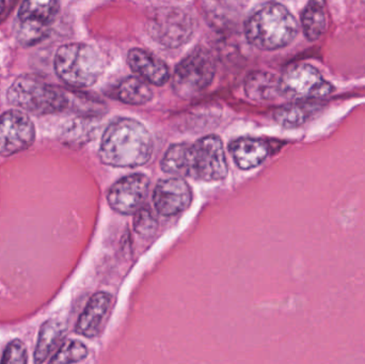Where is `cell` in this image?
<instances>
[{
	"instance_id": "cell-17",
	"label": "cell",
	"mask_w": 365,
	"mask_h": 364,
	"mask_svg": "<svg viewBox=\"0 0 365 364\" xmlns=\"http://www.w3.org/2000/svg\"><path fill=\"white\" fill-rule=\"evenodd\" d=\"M245 92L250 100L257 102L274 100L281 95L279 78L264 71L249 73L245 79Z\"/></svg>"
},
{
	"instance_id": "cell-7",
	"label": "cell",
	"mask_w": 365,
	"mask_h": 364,
	"mask_svg": "<svg viewBox=\"0 0 365 364\" xmlns=\"http://www.w3.org/2000/svg\"><path fill=\"white\" fill-rule=\"evenodd\" d=\"M281 95L291 100L324 98L334 91V85L326 80L315 66L298 63L289 66L279 78Z\"/></svg>"
},
{
	"instance_id": "cell-10",
	"label": "cell",
	"mask_w": 365,
	"mask_h": 364,
	"mask_svg": "<svg viewBox=\"0 0 365 364\" xmlns=\"http://www.w3.org/2000/svg\"><path fill=\"white\" fill-rule=\"evenodd\" d=\"M150 190V180L141 173L126 175L115 182L107 192V201L113 211L132 215L143 207Z\"/></svg>"
},
{
	"instance_id": "cell-12",
	"label": "cell",
	"mask_w": 365,
	"mask_h": 364,
	"mask_svg": "<svg viewBox=\"0 0 365 364\" xmlns=\"http://www.w3.org/2000/svg\"><path fill=\"white\" fill-rule=\"evenodd\" d=\"M192 201L190 186L181 177L160 180L153 192V202L160 215L171 217L186 211Z\"/></svg>"
},
{
	"instance_id": "cell-2",
	"label": "cell",
	"mask_w": 365,
	"mask_h": 364,
	"mask_svg": "<svg viewBox=\"0 0 365 364\" xmlns=\"http://www.w3.org/2000/svg\"><path fill=\"white\" fill-rule=\"evenodd\" d=\"M101 160L115 168H136L151 160L153 139L143 124L122 118L107 126L101 140Z\"/></svg>"
},
{
	"instance_id": "cell-24",
	"label": "cell",
	"mask_w": 365,
	"mask_h": 364,
	"mask_svg": "<svg viewBox=\"0 0 365 364\" xmlns=\"http://www.w3.org/2000/svg\"><path fill=\"white\" fill-rule=\"evenodd\" d=\"M4 6H6V2L1 1V0H0V15H1L2 12H4Z\"/></svg>"
},
{
	"instance_id": "cell-4",
	"label": "cell",
	"mask_w": 365,
	"mask_h": 364,
	"mask_svg": "<svg viewBox=\"0 0 365 364\" xmlns=\"http://www.w3.org/2000/svg\"><path fill=\"white\" fill-rule=\"evenodd\" d=\"M104 66L101 53L85 43L63 45L56 53V73L63 83L72 87H91L103 74Z\"/></svg>"
},
{
	"instance_id": "cell-6",
	"label": "cell",
	"mask_w": 365,
	"mask_h": 364,
	"mask_svg": "<svg viewBox=\"0 0 365 364\" xmlns=\"http://www.w3.org/2000/svg\"><path fill=\"white\" fill-rule=\"evenodd\" d=\"M216 74V62L210 51L197 47L178 64L173 77V91L191 98L207 89Z\"/></svg>"
},
{
	"instance_id": "cell-5",
	"label": "cell",
	"mask_w": 365,
	"mask_h": 364,
	"mask_svg": "<svg viewBox=\"0 0 365 364\" xmlns=\"http://www.w3.org/2000/svg\"><path fill=\"white\" fill-rule=\"evenodd\" d=\"M6 96L11 105L34 115L61 113L68 106V98L61 89L30 75L19 77Z\"/></svg>"
},
{
	"instance_id": "cell-22",
	"label": "cell",
	"mask_w": 365,
	"mask_h": 364,
	"mask_svg": "<svg viewBox=\"0 0 365 364\" xmlns=\"http://www.w3.org/2000/svg\"><path fill=\"white\" fill-rule=\"evenodd\" d=\"M134 215V229L139 235L148 237L155 233L158 219L151 209L143 207Z\"/></svg>"
},
{
	"instance_id": "cell-23",
	"label": "cell",
	"mask_w": 365,
	"mask_h": 364,
	"mask_svg": "<svg viewBox=\"0 0 365 364\" xmlns=\"http://www.w3.org/2000/svg\"><path fill=\"white\" fill-rule=\"evenodd\" d=\"M27 348L25 344L21 340H13L4 350L1 364H27Z\"/></svg>"
},
{
	"instance_id": "cell-19",
	"label": "cell",
	"mask_w": 365,
	"mask_h": 364,
	"mask_svg": "<svg viewBox=\"0 0 365 364\" xmlns=\"http://www.w3.org/2000/svg\"><path fill=\"white\" fill-rule=\"evenodd\" d=\"M302 26L304 36L311 42L319 40L327 29V14L325 4L310 1L302 13Z\"/></svg>"
},
{
	"instance_id": "cell-14",
	"label": "cell",
	"mask_w": 365,
	"mask_h": 364,
	"mask_svg": "<svg viewBox=\"0 0 365 364\" xmlns=\"http://www.w3.org/2000/svg\"><path fill=\"white\" fill-rule=\"evenodd\" d=\"M128 63L133 72L148 83L163 85L170 79L168 66L153 53L141 48L128 51Z\"/></svg>"
},
{
	"instance_id": "cell-9",
	"label": "cell",
	"mask_w": 365,
	"mask_h": 364,
	"mask_svg": "<svg viewBox=\"0 0 365 364\" xmlns=\"http://www.w3.org/2000/svg\"><path fill=\"white\" fill-rule=\"evenodd\" d=\"M148 29L156 42L175 48L190 40L192 19L181 9L160 8L150 17Z\"/></svg>"
},
{
	"instance_id": "cell-18",
	"label": "cell",
	"mask_w": 365,
	"mask_h": 364,
	"mask_svg": "<svg viewBox=\"0 0 365 364\" xmlns=\"http://www.w3.org/2000/svg\"><path fill=\"white\" fill-rule=\"evenodd\" d=\"M321 109V105L315 103H292L277 109L274 115V121L283 128H298L314 117Z\"/></svg>"
},
{
	"instance_id": "cell-8",
	"label": "cell",
	"mask_w": 365,
	"mask_h": 364,
	"mask_svg": "<svg viewBox=\"0 0 365 364\" xmlns=\"http://www.w3.org/2000/svg\"><path fill=\"white\" fill-rule=\"evenodd\" d=\"M57 1H25L19 11L16 36L25 46L38 44L48 36L49 27L59 12Z\"/></svg>"
},
{
	"instance_id": "cell-1",
	"label": "cell",
	"mask_w": 365,
	"mask_h": 364,
	"mask_svg": "<svg viewBox=\"0 0 365 364\" xmlns=\"http://www.w3.org/2000/svg\"><path fill=\"white\" fill-rule=\"evenodd\" d=\"M162 169L175 177L195 181H222L227 175V162L222 141L218 136L203 137L195 142L173 145L162 160Z\"/></svg>"
},
{
	"instance_id": "cell-20",
	"label": "cell",
	"mask_w": 365,
	"mask_h": 364,
	"mask_svg": "<svg viewBox=\"0 0 365 364\" xmlns=\"http://www.w3.org/2000/svg\"><path fill=\"white\" fill-rule=\"evenodd\" d=\"M115 95L122 103L128 105L148 104L153 98V91L147 81L139 77H128L123 79L115 89Z\"/></svg>"
},
{
	"instance_id": "cell-3",
	"label": "cell",
	"mask_w": 365,
	"mask_h": 364,
	"mask_svg": "<svg viewBox=\"0 0 365 364\" xmlns=\"http://www.w3.org/2000/svg\"><path fill=\"white\" fill-rule=\"evenodd\" d=\"M299 31L295 16L287 6L268 2L255 9L245 24L247 40L257 48L277 51L291 44Z\"/></svg>"
},
{
	"instance_id": "cell-15",
	"label": "cell",
	"mask_w": 365,
	"mask_h": 364,
	"mask_svg": "<svg viewBox=\"0 0 365 364\" xmlns=\"http://www.w3.org/2000/svg\"><path fill=\"white\" fill-rule=\"evenodd\" d=\"M229 151L238 168L250 170L268 157L270 145L264 139L242 137L230 143Z\"/></svg>"
},
{
	"instance_id": "cell-11",
	"label": "cell",
	"mask_w": 365,
	"mask_h": 364,
	"mask_svg": "<svg viewBox=\"0 0 365 364\" xmlns=\"http://www.w3.org/2000/svg\"><path fill=\"white\" fill-rule=\"evenodd\" d=\"M34 125L25 113L6 111L0 118V154L11 156L34 143Z\"/></svg>"
},
{
	"instance_id": "cell-16",
	"label": "cell",
	"mask_w": 365,
	"mask_h": 364,
	"mask_svg": "<svg viewBox=\"0 0 365 364\" xmlns=\"http://www.w3.org/2000/svg\"><path fill=\"white\" fill-rule=\"evenodd\" d=\"M66 326L58 320H47L41 326L34 354V364L44 363L63 343Z\"/></svg>"
},
{
	"instance_id": "cell-21",
	"label": "cell",
	"mask_w": 365,
	"mask_h": 364,
	"mask_svg": "<svg viewBox=\"0 0 365 364\" xmlns=\"http://www.w3.org/2000/svg\"><path fill=\"white\" fill-rule=\"evenodd\" d=\"M88 356V348L78 340H68L58 348L48 364H72L83 361Z\"/></svg>"
},
{
	"instance_id": "cell-13",
	"label": "cell",
	"mask_w": 365,
	"mask_h": 364,
	"mask_svg": "<svg viewBox=\"0 0 365 364\" xmlns=\"http://www.w3.org/2000/svg\"><path fill=\"white\" fill-rule=\"evenodd\" d=\"M113 307V297L109 293L98 292L90 298L76 324V331L83 337H98L106 326Z\"/></svg>"
}]
</instances>
